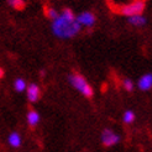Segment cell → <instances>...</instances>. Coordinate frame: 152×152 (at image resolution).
<instances>
[{"label": "cell", "mask_w": 152, "mask_h": 152, "mask_svg": "<svg viewBox=\"0 0 152 152\" xmlns=\"http://www.w3.org/2000/svg\"><path fill=\"white\" fill-rule=\"evenodd\" d=\"M52 31L57 37H61V39H71L80 31V24L77 20L71 21L66 19L63 15H61L56 20H53Z\"/></svg>", "instance_id": "6da1fadb"}, {"label": "cell", "mask_w": 152, "mask_h": 152, "mask_svg": "<svg viewBox=\"0 0 152 152\" xmlns=\"http://www.w3.org/2000/svg\"><path fill=\"white\" fill-rule=\"evenodd\" d=\"M75 20H77L80 25H84L87 27H92L95 24V16H94V14L88 12V11L78 15V16L75 18Z\"/></svg>", "instance_id": "5b68a950"}, {"label": "cell", "mask_w": 152, "mask_h": 152, "mask_svg": "<svg viewBox=\"0 0 152 152\" xmlns=\"http://www.w3.org/2000/svg\"><path fill=\"white\" fill-rule=\"evenodd\" d=\"M139 88L141 90H148L152 88V74L148 73V74H145L142 75L139 80Z\"/></svg>", "instance_id": "52a82bcc"}, {"label": "cell", "mask_w": 152, "mask_h": 152, "mask_svg": "<svg viewBox=\"0 0 152 152\" xmlns=\"http://www.w3.org/2000/svg\"><path fill=\"white\" fill-rule=\"evenodd\" d=\"M123 120H124V123H126V124H131L132 121L135 120V114H134L131 110L125 111L124 116H123Z\"/></svg>", "instance_id": "5bb4252c"}, {"label": "cell", "mask_w": 152, "mask_h": 152, "mask_svg": "<svg viewBox=\"0 0 152 152\" xmlns=\"http://www.w3.org/2000/svg\"><path fill=\"white\" fill-rule=\"evenodd\" d=\"M9 5H11L14 9H16V10L25 9V1L24 0H9Z\"/></svg>", "instance_id": "4fadbf2b"}, {"label": "cell", "mask_w": 152, "mask_h": 152, "mask_svg": "<svg viewBox=\"0 0 152 152\" xmlns=\"http://www.w3.org/2000/svg\"><path fill=\"white\" fill-rule=\"evenodd\" d=\"M129 22L134 26H143L146 24V19L141 15H135V16H129Z\"/></svg>", "instance_id": "30bf717a"}, {"label": "cell", "mask_w": 152, "mask_h": 152, "mask_svg": "<svg viewBox=\"0 0 152 152\" xmlns=\"http://www.w3.org/2000/svg\"><path fill=\"white\" fill-rule=\"evenodd\" d=\"M124 88L127 90V92H131V90L134 89L132 82H131L130 79H125V80H124Z\"/></svg>", "instance_id": "2e32d148"}, {"label": "cell", "mask_w": 152, "mask_h": 152, "mask_svg": "<svg viewBox=\"0 0 152 152\" xmlns=\"http://www.w3.org/2000/svg\"><path fill=\"white\" fill-rule=\"evenodd\" d=\"M68 79H69L71 84L77 90H79L86 98H92L93 96V88L88 84L86 78L83 77L82 74H79L77 72H73L69 77H68Z\"/></svg>", "instance_id": "7a4b0ae2"}, {"label": "cell", "mask_w": 152, "mask_h": 152, "mask_svg": "<svg viewBox=\"0 0 152 152\" xmlns=\"http://www.w3.org/2000/svg\"><path fill=\"white\" fill-rule=\"evenodd\" d=\"M39 121H40V115H39V113L31 109V110L27 113V123H28L30 127H35L37 124H39Z\"/></svg>", "instance_id": "ba28073f"}, {"label": "cell", "mask_w": 152, "mask_h": 152, "mask_svg": "<svg viewBox=\"0 0 152 152\" xmlns=\"http://www.w3.org/2000/svg\"><path fill=\"white\" fill-rule=\"evenodd\" d=\"M14 87H15V90H16V92L21 93V92H24V90L26 89V83L22 78H18L14 83Z\"/></svg>", "instance_id": "8fae6325"}, {"label": "cell", "mask_w": 152, "mask_h": 152, "mask_svg": "<svg viewBox=\"0 0 152 152\" xmlns=\"http://www.w3.org/2000/svg\"><path fill=\"white\" fill-rule=\"evenodd\" d=\"M43 9H45V14H46V16H47L48 19H51L52 21H53V20H56V19L59 16L58 12H57L55 9H52V7H47V6H45Z\"/></svg>", "instance_id": "7c38bea8"}, {"label": "cell", "mask_w": 152, "mask_h": 152, "mask_svg": "<svg viewBox=\"0 0 152 152\" xmlns=\"http://www.w3.org/2000/svg\"><path fill=\"white\" fill-rule=\"evenodd\" d=\"M9 143L12 147H15V148L20 147L21 146V137H20V135L18 132H15V131L11 132L9 135Z\"/></svg>", "instance_id": "9c48e42d"}, {"label": "cell", "mask_w": 152, "mask_h": 152, "mask_svg": "<svg viewBox=\"0 0 152 152\" xmlns=\"http://www.w3.org/2000/svg\"><path fill=\"white\" fill-rule=\"evenodd\" d=\"M120 141L119 135H116L114 131L109 130V129H105L102 132V142L104 146H113L116 145V143Z\"/></svg>", "instance_id": "277c9868"}, {"label": "cell", "mask_w": 152, "mask_h": 152, "mask_svg": "<svg viewBox=\"0 0 152 152\" xmlns=\"http://www.w3.org/2000/svg\"><path fill=\"white\" fill-rule=\"evenodd\" d=\"M145 6H146L145 0H135L131 4L120 6L116 12L125 15V16H135V15H141V12L145 9Z\"/></svg>", "instance_id": "3957f363"}, {"label": "cell", "mask_w": 152, "mask_h": 152, "mask_svg": "<svg viewBox=\"0 0 152 152\" xmlns=\"http://www.w3.org/2000/svg\"><path fill=\"white\" fill-rule=\"evenodd\" d=\"M62 15H63V16H64L66 19H68V20H71V21H75V16H74L73 11H72L71 9H68V7H64Z\"/></svg>", "instance_id": "9a60e30c"}, {"label": "cell", "mask_w": 152, "mask_h": 152, "mask_svg": "<svg viewBox=\"0 0 152 152\" xmlns=\"http://www.w3.org/2000/svg\"><path fill=\"white\" fill-rule=\"evenodd\" d=\"M40 96H41V90L39 88V86L37 84H30L27 87V99L31 102V103H35L40 99Z\"/></svg>", "instance_id": "8992f818"}, {"label": "cell", "mask_w": 152, "mask_h": 152, "mask_svg": "<svg viewBox=\"0 0 152 152\" xmlns=\"http://www.w3.org/2000/svg\"><path fill=\"white\" fill-rule=\"evenodd\" d=\"M3 75H4V71L0 68V78H3Z\"/></svg>", "instance_id": "e0dca14e"}]
</instances>
